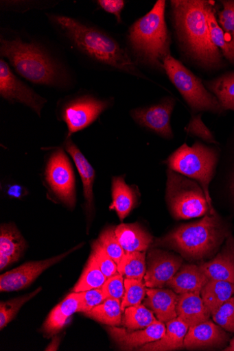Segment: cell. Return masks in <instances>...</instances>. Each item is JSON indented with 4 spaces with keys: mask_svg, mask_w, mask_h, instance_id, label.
Returning a JSON list of instances; mask_svg holds the SVG:
<instances>
[{
    "mask_svg": "<svg viewBox=\"0 0 234 351\" xmlns=\"http://www.w3.org/2000/svg\"><path fill=\"white\" fill-rule=\"evenodd\" d=\"M124 285L125 294L121 304L122 311L129 306L141 304L147 295V287L143 280L126 278Z\"/></svg>",
    "mask_w": 234,
    "mask_h": 351,
    "instance_id": "obj_35",
    "label": "cell"
},
{
    "mask_svg": "<svg viewBox=\"0 0 234 351\" xmlns=\"http://www.w3.org/2000/svg\"><path fill=\"white\" fill-rule=\"evenodd\" d=\"M80 293L78 312L85 313L102 304L106 299L102 289H92Z\"/></svg>",
    "mask_w": 234,
    "mask_h": 351,
    "instance_id": "obj_39",
    "label": "cell"
},
{
    "mask_svg": "<svg viewBox=\"0 0 234 351\" xmlns=\"http://www.w3.org/2000/svg\"><path fill=\"white\" fill-rule=\"evenodd\" d=\"M183 259L173 253L152 249L147 260L145 284L148 289H163L177 274Z\"/></svg>",
    "mask_w": 234,
    "mask_h": 351,
    "instance_id": "obj_14",
    "label": "cell"
},
{
    "mask_svg": "<svg viewBox=\"0 0 234 351\" xmlns=\"http://www.w3.org/2000/svg\"><path fill=\"white\" fill-rule=\"evenodd\" d=\"M167 176L166 201L175 218L189 219L210 213L204 191L198 183L171 169Z\"/></svg>",
    "mask_w": 234,
    "mask_h": 351,
    "instance_id": "obj_7",
    "label": "cell"
},
{
    "mask_svg": "<svg viewBox=\"0 0 234 351\" xmlns=\"http://www.w3.org/2000/svg\"><path fill=\"white\" fill-rule=\"evenodd\" d=\"M176 311L178 317L189 327L207 322L211 315L200 293L179 295Z\"/></svg>",
    "mask_w": 234,
    "mask_h": 351,
    "instance_id": "obj_21",
    "label": "cell"
},
{
    "mask_svg": "<svg viewBox=\"0 0 234 351\" xmlns=\"http://www.w3.org/2000/svg\"><path fill=\"white\" fill-rule=\"evenodd\" d=\"M225 351H234V338L229 341V346L223 349Z\"/></svg>",
    "mask_w": 234,
    "mask_h": 351,
    "instance_id": "obj_48",
    "label": "cell"
},
{
    "mask_svg": "<svg viewBox=\"0 0 234 351\" xmlns=\"http://www.w3.org/2000/svg\"><path fill=\"white\" fill-rule=\"evenodd\" d=\"M80 293H73L67 296L50 312L43 326V331L47 337L58 333L75 313L78 312Z\"/></svg>",
    "mask_w": 234,
    "mask_h": 351,
    "instance_id": "obj_22",
    "label": "cell"
},
{
    "mask_svg": "<svg viewBox=\"0 0 234 351\" xmlns=\"http://www.w3.org/2000/svg\"><path fill=\"white\" fill-rule=\"evenodd\" d=\"M222 4L223 9L218 12V24L227 33L234 35V0H224Z\"/></svg>",
    "mask_w": 234,
    "mask_h": 351,
    "instance_id": "obj_41",
    "label": "cell"
},
{
    "mask_svg": "<svg viewBox=\"0 0 234 351\" xmlns=\"http://www.w3.org/2000/svg\"><path fill=\"white\" fill-rule=\"evenodd\" d=\"M60 340L58 337L54 338L52 343L47 348L46 350H56L58 347Z\"/></svg>",
    "mask_w": 234,
    "mask_h": 351,
    "instance_id": "obj_46",
    "label": "cell"
},
{
    "mask_svg": "<svg viewBox=\"0 0 234 351\" xmlns=\"http://www.w3.org/2000/svg\"><path fill=\"white\" fill-rule=\"evenodd\" d=\"M98 6L106 12L114 15L118 23L122 22L121 13L125 7L123 0H98Z\"/></svg>",
    "mask_w": 234,
    "mask_h": 351,
    "instance_id": "obj_43",
    "label": "cell"
},
{
    "mask_svg": "<svg viewBox=\"0 0 234 351\" xmlns=\"http://www.w3.org/2000/svg\"><path fill=\"white\" fill-rule=\"evenodd\" d=\"M230 341V335L212 321L189 328L185 338L187 350L224 349Z\"/></svg>",
    "mask_w": 234,
    "mask_h": 351,
    "instance_id": "obj_15",
    "label": "cell"
},
{
    "mask_svg": "<svg viewBox=\"0 0 234 351\" xmlns=\"http://www.w3.org/2000/svg\"><path fill=\"white\" fill-rule=\"evenodd\" d=\"M230 234L227 223L217 213H209L198 221L176 228L152 245L174 250L188 259L202 260L216 253Z\"/></svg>",
    "mask_w": 234,
    "mask_h": 351,
    "instance_id": "obj_4",
    "label": "cell"
},
{
    "mask_svg": "<svg viewBox=\"0 0 234 351\" xmlns=\"http://www.w3.org/2000/svg\"><path fill=\"white\" fill-rule=\"evenodd\" d=\"M47 16L60 34L84 56L112 69L145 78L127 52L105 31L69 16Z\"/></svg>",
    "mask_w": 234,
    "mask_h": 351,
    "instance_id": "obj_1",
    "label": "cell"
},
{
    "mask_svg": "<svg viewBox=\"0 0 234 351\" xmlns=\"http://www.w3.org/2000/svg\"><path fill=\"white\" fill-rule=\"evenodd\" d=\"M226 244L229 247V248L234 254V237L231 235V234L227 237Z\"/></svg>",
    "mask_w": 234,
    "mask_h": 351,
    "instance_id": "obj_47",
    "label": "cell"
},
{
    "mask_svg": "<svg viewBox=\"0 0 234 351\" xmlns=\"http://www.w3.org/2000/svg\"><path fill=\"white\" fill-rule=\"evenodd\" d=\"M27 245L25 239L13 223L0 228V253H3L17 262Z\"/></svg>",
    "mask_w": 234,
    "mask_h": 351,
    "instance_id": "obj_28",
    "label": "cell"
},
{
    "mask_svg": "<svg viewBox=\"0 0 234 351\" xmlns=\"http://www.w3.org/2000/svg\"><path fill=\"white\" fill-rule=\"evenodd\" d=\"M189 326L178 317L166 323L164 336L155 341L145 344L138 350L168 351L185 348V338Z\"/></svg>",
    "mask_w": 234,
    "mask_h": 351,
    "instance_id": "obj_20",
    "label": "cell"
},
{
    "mask_svg": "<svg viewBox=\"0 0 234 351\" xmlns=\"http://www.w3.org/2000/svg\"><path fill=\"white\" fill-rule=\"evenodd\" d=\"M0 55L9 60L19 75L33 84L55 88L70 84V75L63 64L37 42L1 36Z\"/></svg>",
    "mask_w": 234,
    "mask_h": 351,
    "instance_id": "obj_2",
    "label": "cell"
},
{
    "mask_svg": "<svg viewBox=\"0 0 234 351\" xmlns=\"http://www.w3.org/2000/svg\"><path fill=\"white\" fill-rule=\"evenodd\" d=\"M115 234L126 253L145 252L153 244L152 236L138 222L118 226Z\"/></svg>",
    "mask_w": 234,
    "mask_h": 351,
    "instance_id": "obj_23",
    "label": "cell"
},
{
    "mask_svg": "<svg viewBox=\"0 0 234 351\" xmlns=\"http://www.w3.org/2000/svg\"><path fill=\"white\" fill-rule=\"evenodd\" d=\"M230 191H231V195H232L233 201H234V173L233 174V176H232L231 180Z\"/></svg>",
    "mask_w": 234,
    "mask_h": 351,
    "instance_id": "obj_49",
    "label": "cell"
},
{
    "mask_svg": "<svg viewBox=\"0 0 234 351\" xmlns=\"http://www.w3.org/2000/svg\"><path fill=\"white\" fill-rule=\"evenodd\" d=\"M186 130L189 133L202 138L209 143H217L210 130L202 122L200 116L191 119Z\"/></svg>",
    "mask_w": 234,
    "mask_h": 351,
    "instance_id": "obj_42",
    "label": "cell"
},
{
    "mask_svg": "<svg viewBox=\"0 0 234 351\" xmlns=\"http://www.w3.org/2000/svg\"><path fill=\"white\" fill-rule=\"evenodd\" d=\"M146 295L144 305L154 312L158 321L166 324L178 317V294L172 290L148 289Z\"/></svg>",
    "mask_w": 234,
    "mask_h": 351,
    "instance_id": "obj_17",
    "label": "cell"
},
{
    "mask_svg": "<svg viewBox=\"0 0 234 351\" xmlns=\"http://www.w3.org/2000/svg\"><path fill=\"white\" fill-rule=\"evenodd\" d=\"M64 147L65 150L72 157L78 170L83 184L86 210L88 213H91L94 207L93 189L95 178V171L87 160V158L71 138H67Z\"/></svg>",
    "mask_w": 234,
    "mask_h": 351,
    "instance_id": "obj_18",
    "label": "cell"
},
{
    "mask_svg": "<svg viewBox=\"0 0 234 351\" xmlns=\"http://www.w3.org/2000/svg\"><path fill=\"white\" fill-rule=\"evenodd\" d=\"M107 277L100 270L94 257L91 254L87 264L75 286L73 291L81 293L92 289H102Z\"/></svg>",
    "mask_w": 234,
    "mask_h": 351,
    "instance_id": "obj_31",
    "label": "cell"
},
{
    "mask_svg": "<svg viewBox=\"0 0 234 351\" xmlns=\"http://www.w3.org/2000/svg\"><path fill=\"white\" fill-rule=\"evenodd\" d=\"M219 151L196 142L191 147L183 145L165 163L171 169L198 182L202 187L210 208V214L216 213L209 193V185L218 162Z\"/></svg>",
    "mask_w": 234,
    "mask_h": 351,
    "instance_id": "obj_6",
    "label": "cell"
},
{
    "mask_svg": "<svg viewBox=\"0 0 234 351\" xmlns=\"http://www.w3.org/2000/svg\"><path fill=\"white\" fill-rule=\"evenodd\" d=\"M27 194V189L19 184L10 185L7 189V195L12 199H21Z\"/></svg>",
    "mask_w": 234,
    "mask_h": 351,
    "instance_id": "obj_44",
    "label": "cell"
},
{
    "mask_svg": "<svg viewBox=\"0 0 234 351\" xmlns=\"http://www.w3.org/2000/svg\"><path fill=\"white\" fill-rule=\"evenodd\" d=\"M112 104L111 100L99 99L90 93L75 95L62 101L59 115L68 126L67 138L91 125Z\"/></svg>",
    "mask_w": 234,
    "mask_h": 351,
    "instance_id": "obj_9",
    "label": "cell"
},
{
    "mask_svg": "<svg viewBox=\"0 0 234 351\" xmlns=\"http://www.w3.org/2000/svg\"><path fill=\"white\" fill-rule=\"evenodd\" d=\"M211 3H209L207 16L212 41L222 56L234 65V35L227 33L219 25L216 12Z\"/></svg>",
    "mask_w": 234,
    "mask_h": 351,
    "instance_id": "obj_26",
    "label": "cell"
},
{
    "mask_svg": "<svg viewBox=\"0 0 234 351\" xmlns=\"http://www.w3.org/2000/svg\"><path fill=\"white\" fill-rule=\"evenodd\" d=\"M163 63V71L192 110L215 114H221L224 111L217 98L206 88L202 80L193 74L172 54L167 56Z\"/></svg>",
    "mask_w": 234,
    "mask_h": 351,
    "instance_id": "obj_8",
    "label": "cell"
},
{
    "mask_svg": "<svg viewBox=\"0 0 234 351\" xmlns=\"http://www.w3.org/2000/svg\"><path fill=\"white\" fill-rule=\"evenodd\" d=\"M106 299H123L125 285L123 276L118 274L107 279L102 288Z\"/></svg>",
    "mask_w": 234,
    "mask_h": 351,
    "instance_id": "obj_40",
    "label": "cell"
},
{
    "mask_svg": "<svg viewBox=\"0 0 234 351\" xmlns=\"http://www.w3.org/2000/svg\"><path fill=\"white\" fill-rule=\"evenodd\" d=\"M83 245L84 243L68 252L47 260L26 263L19 267L2 274L0 276V291L14 292L26 289L45 271L62 261Z\"/></svg>",
    "mask_w": 234,
    "mask_h": 351,
    "instance_id": "obj_12",
    "label": "cell"
},
{
    "mask_svg": "<svg viewBox=\"0 0 234 351\" xmlns=\"http://www.w3.org/2000/svg\"><path fill=\"white\" fill-rule=\"evenodd\" d=\"M175 104L174 99L167 97L157 104L132 110L130 116L140 125L163 138L171 139L174 137L171 117Z\"/></svg>",
    "mask_w": 234,
    "mask_h": 351,
    "instance_id": "obj_13",
    "label": "cell"
},
{
    "mask_svg": "<svg viewBox=\"0 0 234 351\" xmlns=\"http://www.w3.org/2000/svg\"><path fill=\"white\" fill-rule=\"evenodd\" d=\"M209 280L199 266L186 265L180 267L166 286L178 295L189 293L200 294Z\"/></svg>",
    "mask_w": 234,
    "mask_h": 351,
    "instance_id": "obj_19",
    "label": "cell"
},
{
    "mask_svg": "<svg viewBox=\"0 0 234 351\" xmlns=\"http://www.w3.org/2000/svg\"><path fill=\"white\" fill-rule=\"evenodd\" d=\"M165 1L159 0L146 15L129 28L128 40L137 60L163 71V60L171 55L170 37L165 20Z\"/></svg>",
    "mask_w": 234,
    "mask_h": 351,
    "instance_id": "obj_5",
    "label": "cell"
},
{
    "mask_svg": "<svg viewBox=\"0 0 234 351\" xmlns=\"http://www.w3.org/2000/svg\"><path fill=\"white\" fill-rule=\"evenodd\" d=\"M157 319L154 312L145 305L139 304L126 308L122 318V324L131 330L145 329Z\"/></svg>",
    "mask_w": 234,
    "mask_h": 351,
    "instance_id": "obj_32",
    "label": "cell"
},
{
    "mask_svg": "<svg viewBox=\"0 0 234 351\" xmlns=\"http://www.w3.org/2000/svg\"><path fill=\"white\" fill-rule=\"evenodd\" d=\"M233 295L234 283L222 280H209L200 292L211 315Z\"/></svg>",
    "mask_w": 234,
    "mask_h": 351,
    "instance_id": "obj_27",
    "label": "cell"
},
{
    "mask_svg": "<svg viewBox=\"0 0 234 351\" xmlns=\"http://www.w3.org/2000/svg\"><path fill=\"white\" fill-rule=\"evenodd\" d=\"M0 95L10 104H20L34 111L39 117L47 99L19 80L7 61L0 60Z\"/></svg>",
    "mask_w": 234,
    "mask_h": 351,
    "instance_id": "obj_11",
    "label": "cell"
},
{
    "mask_svg": "<svg viewBox=\"0 0 234 351\" xmlns=\"http://www.w3.org/2000/svg\"><path fill=\"white\" fill-rule=\"evenodd\" d=\"M113 203L110 206L122 221L135 208L138 204L137 191L128 185L124 176L114 177L112 180Z\"/></svg>",
    "mask_w": 234,
    "mask_h": 351,
    "instance_id": "obj_24",
    "label": "cell"
},
{
    "mask_svg": "<svg viewBox=\"0 0 234 351\" xmlns=\"http://www.w3.org/2000/svg\"><path fill=\"white\" fill-rule=\"evenodd\" d=\"M14 263H15L14 260L8 255L0 253V270L3 271Z\"/></svg>",
    "mask_w": 234,
    "mask_h": 351,
    "instance_id": "obj_45",
    "label": "cell"
},
{
    "mask_svg": "<svg viewBox=\"0 0 234 351\" xmlns=\"http://www.w3.org/2000/svg\"><path fill=\"white\" fill-rule=\"evenodd\" d=\"M204 84L217 98L224 110L234 111V71L226 73Z\"/></svg>",
    "mask_w": 234,
    "mask_h": 351,
    "instance_id": "obj_29",
    "label": "cell"
},
{
    "mask_svg": "<svg viewBox=\"0 0 234 351\" xmlns=\"http://www.w3.org/2000/svg\"><path fill=\"white\" fill-rule=\"evenodd\" d=\"M199 267L210 280L234 283V254L226 244L215 258Z\"/></svg>",
    "mask_w": 234,
    "mask_h": 351,
    "instance_id": "obj_25",
    "label": "cell"
},
{
    "mask_svg": "<svg viewBox=\"0 0 234 351\" xmlns=\"http://www.w3.org/2000/svg\"><path fill=\"white\" fill-rule=\"evenodd\" d=\"M121 304L120 300L108 298L84 314L98 323L108 326H119L122 324Z\"/></svg>",
    "mask_w": 234,
    "mask_h": 351,
    "instance_id": "obj_30",
    "label": "cell"
},
{
    "mask_svg": "<svg viewBox=\"0 0 234 351\" xmlns=\"http://www.w3.org/2000/svg\"><path fill=\"white\" fill-rule=\"evenodd\" d=\"M91 249V254L100 270L102 271L107 278L119 274L117 263L109 256L97 241L93 242Z\"/></svg>",
    "mask_w": 234,
    "mask_h": 351,
    "instance_id": "obj_37",
    "label": "cell"
},
{
    "mask_svg": "<svg viewBox=\"0 0 234 351\" xmlns=\"http://www.w3.org/2000/svg\"><path fill=\"white\" fill-rule=\"evenodd\" d=\"M174 22L180 42L200 65L217 69L222 63V54L212 41L207 21L209 1L174 0Z\"/></svg>",
    "mask_w": 234,
    "mask_h": 351,
    "instance_id": "obj_3",
    "label": "cell"
},
{
    "mask_svg": "<svg viewBox=\"0 0 234 351\" xmlns=\"http://www.w3.org/2000/svg\"><path fill=\"white\" fill-rule=\"evenodd\" d=\"M109 256L118 265L126 254L115 234V228L109 227L100 234L97 240Z\"/></svg>",
    "mask_w": 234,
    "mask_h": 351,
    "instance_id": "obj_36",
    "label": "cell"
},
{
    "mask_svg": "<svg viewBox=\"0 0 234 351\" xmlns=\"http://www.w3.org/2000/svg\"><path fill=\"white\" fill-rule=\"evenodd\" d=\"M42 290L40 287V288L35 291L26 295L8 302H1V303H0V329L3 330L11 323L21 307L33 298H35Z\"/></svg>",
    "mask_w": 234,
    "mask_h": 351,
    "instance_id": "obj_34",
    "label": "cell"
},
{
    "mask_svg": "<svg viewBox=\"0 0 234 351\" xmlns=\"http://www.w3.org/2000/svg\"><path fill=\"white\" fill-rule=\"evenodd\" d=\"M117 269L126 278L143 280L147 270L145 252H126Z\"/></svg>",
    "mask_w": 234,
    "mask_h": 351,
    "instance_id": "obj_33",
    "label": "cell"
},
{
    "mask_svg": "<svg viewBox=\"0 0 234 351\" xmlns=\"http://www.w3.org/2000/svg\"><path fill=\"white\" fill-rule=\"evenodd\" d=\"M45 180L51 193L69 208L76 204L75 177L70 158L62 148L53 152L47 162Z\"/></svg>",
    "mask_w": 234,
    "mask_h": 351,
    "instance_id": "obj_10",
    "label": "cell"
},
{
    "mask_svg": "<svg viewBox=\"0 0 234 351\" xmlns=\"http://www.w3.org/2000/svg\"><path fill=\"white\" fill-rule=\"evenodd\" d=\"M106 330L121 350H138L147 343L161 339L165 332V325L156 321L145 329L131 330L117 326H108Z\"/></svg>",
    "mask_w": 234,
    "mask_h": 351,
    "instance_id": "obj_16",
    "label": "cell"
},
{
    "mask_svg": "<svg viewBox=\"0 0 234 351\" xmlns=\"http://www.w3.org/2000/svg\"><path fill=\"white\" fill-rule=\"evenodd\" d=\"M213 322L229 332L234 333V297H231L212 315Z\"/></svg>",
    "mask_w": 234,
    "mask_h": 351,
    "instance_id": "obj_38",
    "label": "cell"
}]
</instances>
